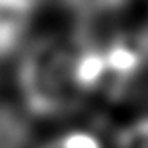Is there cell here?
Here are the masks:
<instances>
[{
	"instance_id": "cell-1",
	"label": "cell",
	"mask_w": 148,
	"mask_h": 148,
	"mask_svg": "<svg viewBox=\"0 0 148 148\" xmlns=\"http://www.w3.org/2000/svg\"><path fill=\"white\" fill-rule=\"evenodd\" d=\"M40 0H0V59L21 49L34 30Z\"/></svg>"
},
{
	"instance_id": "cell-2",
	"label": "cell",
	"mask_w": 148,
	"mask_h": 148,
	"mask_svg": "<svg viewBox=\"0 0 148 148\" xmlns=\"http://www.w3.org/2000/svg\"><path fill=\"white\" fill-rule=\"evenodd\" d=\"M51 2L74 17L97 19L123 11L131 0H51Z\"/></svg>"
},
{
	"instance_id": "cell-3",
	"label": "cell",
	"mask_w": 148,
	"mask_h": 148,
	"mask_svg": "<svg viewBox=\"0 0 148 148\" xmlns=\"http://www.w3.org/2000/svg\"><path fill=\"white\" fill-rule=\"evenodd\" d=\"M40 148H104L102 142L85 129H70L47 140Z\"/></svg>"
},
{
	"instance_id": "cell-4",
	"label": "cell",
	"mask_w": 148,
	"mask_h": 148,
	"mask_svg": "<svg viewBox=\"0 0 148 148\" xmlns=\"http://www.w3.org/2000/svg\"><path fill=\"white\" fill-rule=\"evenodd\" d=\"M123 148H148V121L131 127L125 133Z\"/></svg>"
}]
</instances>
